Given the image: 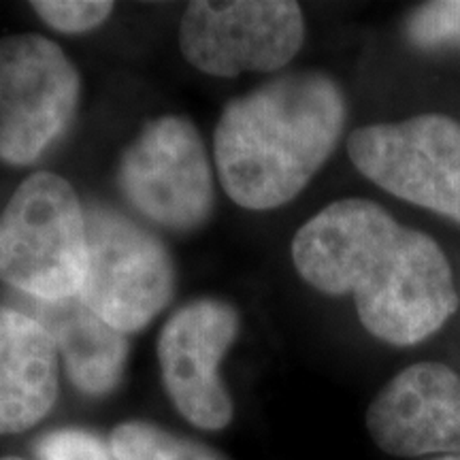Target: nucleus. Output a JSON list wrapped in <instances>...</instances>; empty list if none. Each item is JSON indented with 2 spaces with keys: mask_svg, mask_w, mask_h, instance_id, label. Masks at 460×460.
<instances>
[{
  "mask_svg": "<svg viewBox=\"0 0 460 460\" xmlns=\"http://www.w3.org/2000/svg\"><path fill=\"white\" fill-rule=\"evenodd\" d=\"M367 427L394 456L460 454V377L439 362H418L379 390Z\"/></svg>",
  "mask_w": 460,
  "mask_h": 460,
  "instance_id": "9d476101",
  "label": "nucleus"
},
{
  "mask_svg": "<svg viewBox=\"0 0 460 460\" xmlns=\"http://www.w3.org/2000/svg\"><path fill=\"white\" fill-rule=\"evenodd\" d=\"M407 39L420 49L460 48V0H437L413 11Z\"/></svg>",
  "mask_w": 460,
  "mask_h": 460,
  "instance_id": "4468645a",
  "label": "nucleus"
},
{
  "mask_svg": "<svg viewBox=\"0 0 460 460\" xmlns=\"http://www.w3.org/2000/svg\"><path fill=\"white\" fill-rule=\"evenodd\" d=\"M111 450L119 460H222L209 447L143 422L115 429Z\"/></svg>",
  "mask_w": 460,
  "mask_h": 460,
  "instance_id": "ddd939ff",
  "label": "nucleus"
},
{
  "mask_svg": "<svg viewBox=\"0 0 460 460\" xmlns=\"http://www.w3.org/2000/svg\"><path fill=\"white\" fill-rule=\"evenodd\" d=\"M31 7L54 31L77 34L101 26L111 15L113 3H107V0H34Z\"/></svg>",
  "mask_w": 460,
  "mask_h": 460,
  "instance_id": "2eb2a0df",
  "label": "nucleus"
},
{
  "mask_svg": "<svg viewBox=\"0 0 460 460\" xmlns=\"http://www.w3.org/2000/svg\"><path fill=\"white\" fill-rule=\"evenodd\" d=\"M17 296V309L41 322L54 339L75 386L88 394H105L118 386L128 356L124 332L109 326L79 296L58 303Z\"/></svg>",
  "mask_w": 460,
  "mask_h": 460,
  "instance_id": "f8f14e48",
  "label": "nucleus"
},
{
  "mask_svg": "<svg viewBox=\"0 0 460 460\" xmlns=\"http://www.w3.org/2000/svg\"><path fill=\"white\" fill-rule=\"evenodd\" d=\"M433 460H460V454L458 456H441V458H433Z\"/></svg>",
  "mask_w": 460,
  "mask_h": 460,
  "instance_id": "f3484780",
  "label": "nucleus"
},
{
  "mask_svg": "<svg viewBox=\"0 0 460 460\" xmlns=\"http://www.w3.org/2000/svg\"><path fill=\"white\" fill-rule=\"evenodd\" d=\"M343 122V92L318 71L284 75L230 101L214 135L224 190L245 209L286 205L329 160Z\"/></svg>",
  "mask_w": 460,
  "mask_h": 460,
  "instance_id": "f03ea898",
  "label": "nucleus"
},
{
  "mask_svg": "<svg viewBox=\"0 0 460 460\" xmlns=\"http://www.w3.org/2000/svg\"><path fill=\"white\" fill-rule=\"evenodd\" d=\"M119 188L147 220L192 230L214 209V175L192 122L163 115L143 126L119 160Z\"/></svg>",
  "mask_w": 460,
  "mask_h": 460,
  "instance_id": "0eeeda50",
  "label": "nucleus"
},
{
  "mask_svg": "<svg viewBox=\"0 0 460 460\" xmlns=\"http://www.w3.org/2000/svg\"><path fill=\"white\" fill-rule=\"evenodd\" d=\"M303 11L290 0H197L180 24L186 60L214 77L273 73L301 49Z\"/></svg>",
  "mask_w": 460,
  "mask_h": 460,
  "instance_id": "6e6552de",
  "label": "nucleus"
},
{
  "mask_svg": "<svg viewBox=\"0 0 460 460\" xmlns=\"http://www.w3.org/2000/svg\"><path fill=\"white\" fill-rule=\"evenodd\" d=\"M349 158L367 180L402 200L460 222V124L422 113L354 130Z\"/></svg>",
  "mask_w": 460,
  "mask_h": 460,
  "instance_id": "423d86ee",
  "label": "nucleus"
},
{
  "mask_svg": "<svg viewBox=\"0 0 460 460\" xmlns=\"http://www.w3.org/2000/svg\"><path fill=\"white\" fill-rule=\"evenodd\" d=\"M88 271L85 209L71 183L34 172L0 214V281L37 301L77 296Z\"/></svg>",
  "mask_w": 460,
  "mask_h": 460,
  "instance_id": "7ed1b4c3",
  "label": "nucleus"
},
{
  "mask_svg": "<svg viewBox=\"0 0 460 460\" xmlns=\"http://www.w3.org/2000/svg\"><path fill=\"white\" fill-rule=\"evenodd\" d=\"M58 348L41 322L0 307V433H22L58 396Z\"/></svg>",
  "mask_w": 460,
  "mask_h": 460,
  "instance_id": "9b49d317",
  "label": "nucleus"
},
{
  "mask_svg": "<svg viewBox=\"0 0 460 460\" xmlns=\"http://www.w3.org/2000/svg\"><path fill=\"white\" fill-rule=\"evenodd\" d=\"M3 460H22V458H3Z\"/></svg>",
  "mask_w": 460,
  "mask_h": 460,
  "instance_id": "a211bd4d",
  "label": "nucleus"
},
{
  "mask_svg": "<svg viewBox=\"0 0 460 460\" xmlns=\"http://www.w3.org/2000/svg\"><path fill=\"white\" fill-rule=\"evenodd\" d=\"M239 335V314L220 298H197L166 320L158 360L166 393L183 416L200 429L217 430L233 416L217 367Z\"/></svg>",
  "mask_w": 460,
  "mask_h": 460,
  "instance_id": "1a4fd4ad",
  "label": "nucleus"
},
{
  "mask_svg": "<svg viewBox=\"0 0 460 460\" xmlns=\"http://www.w3.org/2000/svg\"><path fill=\"white\" fill-rule=\"evenodd\" d=\"M82 99V77L54 41L0 39V160L32 164L65 135Z\"/></svg>",
  "mask_w": 460,
  "mask_h": 460,
  "instance_id": "39448f33",
  "label": "nucleus"
},
{
  "mask_svg": "<svg viewBox=\"0 0 460 460\" xmlns=\"http://www.w3.org/2000/svg\"><path fill=\"white\" fill-rule=\"evenodd\" d=\"M43 460H109L99 439L82 430H58L39 444Z\"/></svg>",
  "mask_w": 460,
  "mask_h": 460,
  "instance_id": "dca6fc26",
  "label": "nucleus"
},
{
  "mask_svg": "<svg viewBox=\"0 0 460 460\" xmlns=\"http://www.w3.org/2000/svg\"><path fill=\"white\" fill-rule=\"evenodd\" d=\"M292 261L320 292L354 295L362 326L393 345L424 341L458 307L444 250L365 199L315 214L292 241Z\"/></svg>",
  "mask_w": 460,
  "mask_h": 460,
  "instance_id": "f257e3e1",
  "label": "nucleus"
},
{
  "mask_svg": "<svg viewBox=\"0 0 460 460\" xmlns=\"http://www.w3.org/2000/svg\"><path fill=\"white\" fill-rule=\"evenodd\" d=\"M88 271L79 298L119 332H137L169 305L175 267L156 234L105 205L85 209Z\"/></svg>",
  "mask_w": 460,
  "mask_h": 460,
  "instance_id": "20e7f679",
  "label": "nucleus"
}]
</instances>
